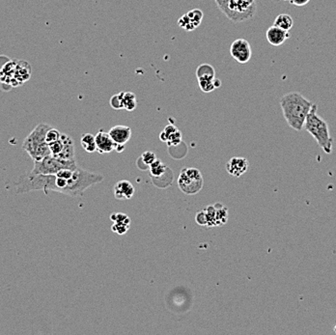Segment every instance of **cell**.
Here are the masks:
<instances>
[{
    "instance_id": "1",
    "label": "cell",
    "mask_w": 336,
    "mask_h": 335,
    "mask_svg": "<svg viewBox=\"0 0 336 335\" xmlns=\"http://www.w3.org/2000/svg\"><path fill=\"white\" fill-rule=\"evenodd\" d=\"M312 105V102L300 92L287 93L280 99V106L284 119L289 127L297 131L303 129L306 117Z\"/></svg>"
},
{
    "instance_id": "2",
    "label": "cell",
    "mask_w": 336,
    "mask_h": 335,
    "mask_svg": "<svg viewBox=\"0 0 336 335\" xmlns=\"http://www.w3.org/2000/svg\"><path fill=\"white\" fill-rule=\"evenodd\" d=\"M318 105L313 104L310 112L306 117L303 128L312 136L318 145L325 154L332 153L333 139L330 136L327 122L317 113Z\"/></svg>"
},
{
    "instance_id": "3",
    "label": "cell",
    "mask_w": 336,
    "mask_h": 335,
    "mask_svg": "<svg viewBox=\"0 0 336 335\" xmlns=\"http://www.w3.org/2000/svg\"><path fill=\"white\" fill-rule=\"evenodd\" d=\"M221 13L233 23H243L256 14V0H215Z\"/></svg>"
},
{
    "instance_id": "4",
    "label": "cell",
    "mask_w": 336,
    "mask_h": 335,
    "mask_svg": "<svg viewBox=\"0 0 336 335\" xmlns=\"http://www.w3.org/2000/svg\"><path fill=\"white\" fill-rule=\"evenodd\" d=\"M51 127L46 123H41L24 139L23 150L25 151L33 162H38L50 155L49 146L46 143V131Z\"/></svg>"
},
{
    "instance_id": "5",
    "label": "cell",
    "mask_w": 336,
    "mask_h": 335,
    "mask_svg": "<svg viewBox=\"0 0 336 335\" xmlns=\"http://www.w3.org/2000/svg\"><path fill=\"white\" fill-rule=\"evenodd\" d=\"M104 180L102 174L82 169L80 166L73 171L68 179L64 194L71 197H82L90 186L100 184Z\"/></svg>"
},
{
    "instance_id": "6",
    "label": "cell",
    "mask_w": 336,
    "mask_h": 335,
    "mask_svg": "<svg viewBox=\"0 0 336 335\" xmlns=\"http://www.w3.org/2000/svg\"><path fill=\"white\" fill-rule=\"evenodd\" d=\"M202 173L193 167L183 168L178 178V186L185 195H195L203 188Z\"/></svg>"
},
{
    "instance_id": "7",
    "label": "cell",
    "mask_w": 336,
    "mask_h": 335,
    "mask_svg": "<svg viewBox=\"0 0 336 335\" xmlns=\"http://www.w3.org/2000/svg\"><path fill=\"white\" fill-rule=\"evenodd\" d=\"M79 167L77 161L72 160L67 161L51 155L46 156L41 161L34 162V167L32 171L35 173L45 174V175H54L62 169L76 170Z\"/></svg>"
},
{
    "instance_id": "8",
    "label": "cell",
    "mask_w": 336,
    "mask_h": 335,
    "mask_svg": "<svg viewBox=\"0 0 336 335\" xmlns=\"http://www.w3.org/2000/svg\"><path fill=\"white\" fill-rule=\"evenodd\" d=\"M231 57L240 64H246L252 56V49L247 40L240 38L235 40L230 46Z\"/></svg>"
},
{
    "instance_id": "9",
    "label": "cell",
    "mask_w": 336,
    "mask_h": 335,
    "mask_svg": "<svg viewBox=\"0 0 336 335\" xmlns=\"http://www.w3.org/2000/svg\"><path fill=\"white\" fill-rule=\"evenodd\" d=\"M203 16V12L200 9H192L183 15L177 23L185 31H193L202 23Z\"/></svg>"
},
{
    "instance_id": "10",
    "label": "cell",
    "mask_w": 336,
    "mask_h": 335,
    "mask_svg": "<svg viewBox=\"0 0 336 335\" xmlns=\"http://www.w3.org/2000/svg\"><path fill=\"white\" fill-rule=\"evenodd\" d=\"M249 162L243 157H233L226 163V171L232 177H241L247 171Z\"/></svg>"
},
{
    "instance_id": "11",
    "label": "cell",
    "mask_w": 336,
    "mask_h": 335,
    "mask_svg": "<svg viewBox=\"0 0 336 335\" xmlns=\"http://www.w3.org/2000/svg\"><path fill=\"white\" fill-rule=\"evenodd\" d=\"M266 37L267 42L272 46H279L283 45L289 39V31L273 25L266 30Z\"/></svg>"
},
{
    "instance_id": "12",
    "label": "cell",
    "mask_w": 336,
    "mask_h": 335,
    "mask_svg": "<svg viewBox=\"0 0 336 335\" xmlns=\"http://www.w3.org/2000/svg\"><path fill=\"white\" fill-rule=\"evenodd\" d=\"M95 140L97 152L100 154H106L115 150L116 143L110 138L108 132H105L104 130L98 131V133L95 136Z\"/></svg>"
},
{
    "instance_id": "13",
    "label": "cell",
    "mask_w": 336,
    "mask_h": 335,
    "mask_svg": "<svg viewBox=\"0 0 336 335\" xmlns=\"http://www.w3.org/2000/svg\"><path fill=\"white\" fill-rule=\"evenodd\" d=\"M160 139L162 142H166L169 147L178 146L182 142V132L173 125H168L161 132Z\"/></svg>"
},
{
    "instance_id": "14",
    "label": "cell",
    "mask_w": 336,
    "mask_h": 335,
    "mask_svg": "<svg viewBox=\"0 0 336 335\" xmlns=\"http://www.w3.org/2000/svg\"><path fill=\"white\" fill-rule=\"evenodd\" d=\"M110 220L114 223L111 227L112 231L117 235H125L130 226V219L126 214L123 213H115L110 216Z\"/></svg>"
},
{
    "instance_id": "15",
    "label": "cell",
    "mask_w": 336,
    "mask_h": 335,
    "mask_svg": "<svg viewBox=\"0 0 336 335\" xmlns=\"http://www.w3.org/2000/svg\"><path fill=\"white\" fill-rule=\"evenodd\" d=\"M108 133L116 144H121V145H126L131 138L130 127L122 125L111 127Z\"/></svg>"
},
{
    "instance_id": "16",
    "label": "cell",
    "mask_w": 336,
    "mask_h": 335,
    "mask_svg": "<svg viewBox=\"0 0 336 335\" xmlns=\"http://www.w3.org/2000/svg\"><path fill=\"white\" fill-rule=\"evenodd\" d=\"M114 196L118 200H127L135 195V186L127 180H122L114 185Z\"/></svg>"
},
{
    "instance_id": "17",
    "label": "cell",
    "mask_w": 336,
    "mask_h": 335,
    "mask_svg": "<svg viewBox=\"0 0 336 335\" xmlns=\"http://www.w3.org/2000/svg\"><path fill=\"white\" fill-rule=\"evenodd\" d=\"M61 141L63 144V148L57 158L72 161L76 160V151H75V143L73 139L66 133H61Z\"/></svg>"
},
{
    "instance_id": "18",
    "label": "cell",
    "mask_w": 336,
    "mask_h": 335,
    "mask_svg": "<svg viewBox=\"0 0 336 335\" xmlns=\"http://www.w3.org/2000/svg\"><path fill=\"white\" fill-rule=\"evenodd\" d=\"M153 184L156 185L159 188H166L167 186L171 185L173 182L174 174L173 171L167 167L166 171L164 173L159 176V177H151Z\"/></svg>"
},
{
    "instance_id": "19",
    "label": "cell",
    "mask_w": 336,
    "mask_h": 335,
    "mask_svg": "<svg viewBox=\"0 0 336 335\" xmlns=\"http://www.w3.org/2000/svg\"><path fill=\"white\" fill-rule=\"evenodd\" d=\"M197 80L199 88L204 93L213 92L221 86V81L217 78H200Z\"/></svg>"
},
{
    "instance_id": "20",
    "label": "cell",
    "mask_w": 336,
    "mask_h": 335,
    "mask_svg": "<svg viewBox=\"0 0 336 335\" xmlns=\"http://www.w3.org/2000/svg\"><path fill=\"white\" fill-rule=\"evenodd\" d=\"M274 25L286 31H290L294 25V20L288 14H280L275 20Z\"/></svg>"
},
{
    "instance_id": "21",
    "label": "cell",
    "mask_w": 336,
    "mask_h": 335,
    "mask_svg": "<svg viewBox=\"0 0 336 335\" xmlns=\"http://www.w3.org/2000/svg\"><path fill=\"white\" fill-rule=\"evenodd\" d=\"M122 102L124 109L127 111H133L138 106V100L135 93L122 92Z\"/></svg>"
},
{
    "instance_id": "22",
    "label": "cell",
    "mask_w": 336,
    "mask_h": 335,
    "mask_svg": "<svg viewBox=\"0 0 336 335\" xmlns=\"http://www.w3.org/2000/svg\"><path fill=\"white\" fill-rule=\"evenodd\" d=\"M81 144L82 148L87 153H94L97 151L95 136L91 133H84L81 139Z\"/></svg>"
},
{
    "instance_id": "23",
    "label": "cell",
    "mask_w": 336,
    "mask_h": 335,
    "mask_svg": "<svg viewBox=\"0 0 336 335\" xmlns=\"http://www.w3.org/2000/svg\"><path fill=\"white\" fill-rule=\"evenodd\" d=\"M196 78H216V70L210 64H201L197 67Z\"/></svg>"
},
{
    "instance_id": "24",
    "label": "cell",
    "mask_w": 336,
    "mask_h": 335,
    "mask_svg": "<svg viewBox=\"0 0 336 335\" xmlns=\"http://www.w3.org/2000/svg\"><path fill=\"white\" fill-rule=\"evenodd\" d=\"M217 210V226L223 225L228 220V209L221 203L214 205Z\"/></svg>"
},
{
    "instance_id": "25",
    "label": "cell",
    "mask_w": 336,
    "mask_h": 335,
    "mask_svg": "<svg viewBox=\"0 0 336 335\" xmlns=\"http://www.w3.org/2000/svg\"><path fill=\"white\" fill-rule=\"evenodd\" d=\"M167 165L162 163L161 161H159L158 159L153 162L149 166V170H150L151 177H159L162 174L164 173L167 169Z\"/></svg>"
},
{
    "instance_id": "26",
    "label": "cell",
    "mask_w": 336,
    "mask_h": 335,
    "mask_svg": "<svg viewBox=\"0 0 336 335\" xmlns=\"http://www.w3.org/2000/svg\"><path fill=\"white\" fill-rule=\"evenodd\" d=\"M205 212H206L207 221H208L207 227L212 228V227L217 226V210H216V207L214 205L208 206L207 208L205 209Z\"/></svg>"
},
{
    "instance_id": "27",
    "label": "cell",
    "mask_w": 336,
    "mask_h": 335,
    "mask_svg": "<svg viewBox=\"0 0 336 335\" xmlns=\"http://www.w3.org/2000/svg\"><path fill=\"white\" fill-rule=\"evenodd\" d=\"M60 138H61V132L58 130L57 128L51 127L46 131V141L47 144L57 141Z\"/></svg>"
},
{
    "instance_id": "28",
    "label": "cell",
    "mask_w": 336,
    "mask_h": 335,
    "mask_svg": "<svg viewBox=\"0 0 336 335\" xmlns=\"http://www.w3.org/2000/svg\"><path fill=\"white\" fill-rule=\"evenodd\" d=\"M109 104H110V106L115 110L124 109L123 102H122V92L113 95L109 100Z\"/></svg>"
},
{
    "instance_id": "29",
    "label": "cell",
    "mask_w": 336,
    "mask_h": 335,
    "mask_svg": "<svg viewBox=\"0 0 336 335\" xmlns=\"http://www.w3.org/2000/svg\"><path fill=\"white\" fill-rule=\"evenodd\" d=\"M140 158L142 159V161H143V162H144L147 166H150L151 164L157 160L156 154L153 153V152H151V151L144 152V153L141 155Z\"/></svg>"
},
{
    "instance_id": "30",
    "label": "cell",
    "mask_w": 336,
    "mask_h": 335,
    "mask_svg": "<svg viewBox=\"0 0 336 335\" xmlns=\"http://www.w3.org/2000/svg\"><path fill=\"white\" fill-rule=\"evenodd\" d=\"M195 221L197 224L200 226H207L208 221H207V216H206V212L205 210L199 211L195 216Z\"/></svg>"
},
{
    "instance_id": "31",
    "label": "cell",
    "mask_w": 336,
    "mask_h": 335,
    "mask_svg": "<svg viewBox=\"0 0 336 335\" xmlns=\"http://www.w3.org/2000/svg\"><path fill=\"white\" fill-rule=\"evenodd\" d=\"M310 0H290V3L296 5V6H304L307 3H309Z\"/></svg>"
},
{
    "instance_id": "32",
    "label": "cell",
    "mask_w": 336,
    "mask_h": 335,
    "mask_svg": "<svg viewBox=\"0 0 336 335\" xmlns=\"http://www.w3.org/2000/svg\"><path fill=\"white\" fill-rule=\"evenodd\" d=\"M125 150V145H121V144H116L115 151L118 153H122L123 151Z\"/></svg>"
},
{
    "instance_id": "33",
    "label": "cell",
    "mask_w": 336,
    "mask_h": 335,
    "mask_svg": "<svg viewBox=\"0 0 336 335\" xmlns=\"http://www.w3.org/2000/svg\"><path fill=\"white\" fill-rule=\"evenodd\" d=\"M333 331H334V333L336 334V325L334 326V329H333Z\"/></svg>"
},
{
    "instance_id": "34",
    "label": "cell",
    "mask_w": 336,
    "mask_h": 335,
    "mask_svg": "<svg viewBox=\"0 0 336 335\" xmlns=\"http://www.w3.org/2000/svg\"><path fill=\"white\" fill-rule=\"evenodd\" d=\"M284 1H288V2H290V0H284Z\"/></svg>"
}]
</instances>
